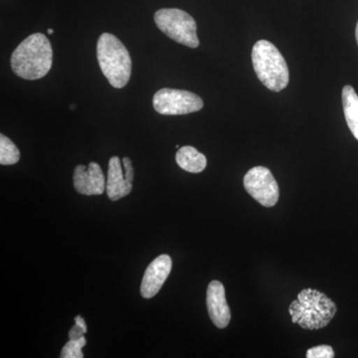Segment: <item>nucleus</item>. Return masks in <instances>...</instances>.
I'll return each instance as SVG.
<instances>
[{
  "mask_svg": "<svg viewBox=\"0 0 358 358\" xmlns=\"http://www.w3.org/2000/svg\"><path fill=\"white\" fill-rule=\"evenodd\" d=\"M14 74L25 80L46 76L53 64V50L49 39L42 33L30 35L13 51L10 59Z\"/></svg>",
  "mask_w": 358,
  "mask_h": 358,
  "instance_id": "1",
  "label": "nucleus"
},
{
  "mask_svg": "<svg viewBox=\"0 0 358 358\" xmlns=\"http://www.w3.org/2000/svg\"><path fill=\"white\" fill-rule=\"evenodd\" d=\"M336 303L317 289H303L298 299L289 307L293 324L303 329H320L326 327L336 313Z\"/></svg>",
  "mask_w": 358,
  "mask_h": 358,
  "instance_id": "2",
  "label": "nucleus"
},
{
  "mask_svg": "<svg viewBox=\"0 0 358 358\" xmlns=\"http://www.w3.org/2000/svg\"><path fill=\"white\" fill-rule=\"evenodd\" d=\"M96 57L103 76L115 89L129 83L131 74V58L121 40L110 33H103L96 44Z\"/></svg>",
  "mask_w": 358,
  "mask_h": 358,
  "instance_id": "3",
  "label": "nucleus"
},
{
  "mask_svg": "<svg viewBox=\"0 0 358 358\" xmlns=\"http://www.w3.org/2000/svg\"><path fill=\"white\" fill-rule=\"evenodd\" d=\"M252 62L257 77L273 92L287 88L289 81L288 65L281 52L267 40H259L252 50Z\"/></svg>",
  "mask_w": 358,
  "mask_h": 358,
  "instance_id": "4",
  "label": "nucleus"
},
{
  "mask_svg": "<svg viewBox=\"0 0 358 358\" xmlns=\"http://www.w3.org/2000/svg\"><path fill=\"white\" fill-rule=\"evenodd\" d=\"M155 22L160 31L179 44L190 48L199 46L197 25L190 14L178 8H162L155 14Z\"/></svg>",
  "mask_w": 358,
  "mask_h": 358,
  "instance_id": "5",
  "label": "nucleus"
},
{
  "mask_svg": "<svg viewBox=\"0 0 358 358\" xmlns=\"http://www.w3.org/2000/svg\"><path fill=\"white\" fill-rule=\"evenodd\" d=\"M155 110L160 115H187L203 108L202 99L196 94L185 90L164 88L154 96Z\"/></svg>",
  "mask_w": 358,
  "mask_h": 358,
  "instance_id": "6",
  "label": "nucleus"
},
{
  "mask_svg": "<svg viewBox=\"0 0 358 358\" xmlns=\"http://www.w3.org/2000/svg\"><path fill=\"white\" fill-rule=\"evenodd\" d=\"M243 182L246 192L263 206H274L279 200V185L267 167L255 166L250 169Z\"/></svg>",
  "mask_w": 358,
  "mask_h": 358,
  "instance_id": "7",
  "label": "nucleus"
},
{
  "mask_svg": "<svg viewBox=\"0 0 358 358\" xmlns=\"http://www.w3.org/2000/svg\"><path fill=\"white\" fill-rule=\"evenodd\" d=\"M171 268L173 261L169 255H160L155 259L143 275L141 286V296L145 299L154 298L171 274Z\"/></svg>",
  "mask_w": 358,
  "mask_h": 358,
  "instance_id": "8",
  "label": "nucleus"
},
{
  "mask_svg": "<svg viewBox=\"0 0 358 358\" xmlns=\"http://www.w3.org/2000/svg\"><path fill=\"white\" fill-rule=\"evenodd\" d=\"M105 176L96 162H91L88 167L78 166L74 171V187L83 195H101L106 189Z\"/></svg>",
  "mask_w": 358,
  "mask_h": 358,
  "instance_id": "9",
  "label": "nucleus"
},
{
  "mask_svg": "<svg viewBox=\"0 0 358 358\" xmlns=\"http://www.w3.org/2000/svg\"><path fill=\"white\" fill-rule=\"evenodd\" d=\"M207 308L209 317L218 329H225L231 320L230 308L226 301L225 289L222 282L212 281L207 289Z\"/></svg>",
  "mask_w": 358,
  "mask_h": 358,
  "instance_id": "10",
  "label": "nucleus"
},
{
  "mask_svg": "<svg viewBox=\"0 0 358 358\" xmlns=\"http://www.w3.org/2000/svg\"><path fill=\"white\" fill-rule=\"evenodd\" d=\"M106 189L108 197L113 201L124 199L133 190V183L127 179L126 173L122 171L121 159L117 157H110Z\"/></svg>",
  "mask_w": 358,
  "mask_h": 358,
  "instance_id": "11",
  "label": "nucleus"
},
{
  "mask_svg": "<svg viewBox=\"0 0 358 358\" xmlns=\"http://www.w3.org/2000/svg\"><path fill=\"white\" fill-rule=\"evenodd\" d=\"M176 159L179 167L188 173H201L207 166L205 155L199 152L196 148L189 145L179 148Z\"/></svg>",
  "mask_w": 358,
  "mask_h": 358,
  "instance_id": "12",
  "label": "nucleus"
},
{
  "mask_svg": "<svg viewBox=\"0 0 358 358\" xmlns=\"http://www.w3.org/2000/svg\"><path fill=\"white\" fill-rule=\"evenodd\" d=\"M343 112L348 128L353 136L358 141V96L355 90L350 85L343 87Z\"/></svg>",
  "mask_w": 358,
  "mask_h": 358,
  "instance_id": "13",
  "label": "nucleus"
},
{
  "mask_svg": "<svg viewBox=\"0 0 358 358\" xmlns=\"http://www.w3.org/2000/svg\"><path fill=\"white\" fill-rule=\"evenodd\" d=\"M20 159V152L4 134H0V164L2 166H13Z\"/></svg>",
  "mask_w": 358,
  "mask_h": 358,
  "instance_id": "14",
  "label": "nucleus"
},
{
  "mask_svg": "<svg viewBox=\"0 0 358 358\" xmlns=\"http://www.w3.org/2000/svg\"><path fill=\"white\" fill-rule=\"evenodd\" d=\"M87 341L84 336L76 341L70 339L69 343H66L61 352L62 358H83L84 353L82 352V348L86 345Z\"/></svg>",
  "mask_w": 358,
  "mask_h": 358,
  "instance_id": "15",
  "label": "nucleus"
},
{
  "mask_svg": "<svg viewBox=\"0 0 358 358\" xmlns=\"http://www.w3.org/2000/svg\"><path fill=\"white\" fill-rule=\"evenodd\" d=\"M308 358H333L334 352L331 346L319 345L310 348L307 352Z\"/></svg>",
  "mask_w": 358,
  "mask_h": 358,
  "instance_id": "16",
  "label": "nucleus"
},
{
  "mask_svg": "<svg viewBox=\"0 0 358 358\" xmlns=\"http://www.w3.org/2000/svg\"><path fill=\"white\" fill-rule=\"evenodd\" d=\"M122 164H124V173H126V178L129 181L133 182L134 179V167L131 164V160L129 157H124L122 159Z\"/></svg>",
  "mask_w": 358,
  "mask_h": 358,
  "instance_id": "17",
  "label": "nucleus"
},
{
  "mask_svg": "<svg viewBox=\"0 0 358 358\" xmlns=\"http://www.w3.org/2000/svg\"><path fill=\"white\" fill-rule=\"evenodd\" d=\"M86 333V329L76 324L71 329L69 338L72 339V341H76V339H80L82 336H84V334Z\"/></svg>",
  "mask_w": 358,
  "mask_h": 358,
  "instance_id": "18",
  "label": "nucleus"
},
{
  "mask_svg": "<svg viewBox=\"0 0 358 358\" xmlns=\"http://www.w3.org/2000/svg\"><path fill=\"white\" fill-rule=\"evenodd\" d=\"M75 322H76L77 324H79V326H81L82 327H83V329H86L87 331L86 322H85L83 317H80V315H78V317H75Z\"/></svg>",
  "mask_w": 358,
  "mask_h": 358,
  "instance_id": "19",
  "label": "nucleus"
},
{
  "mask_svg": "<svg viewBox=\"0 0 358 358\" xmlns=\"http://www.w3.org/2000/svg\"><path fill=\"white\" fill-rule=\"evenodd\" d=\"M355 38H357V42L358 45V22L357 24V29H355Z\"/></svg>",
  "mask_w": 358,
  "mask_h": 358,
  "instance_id": "20",
  "label": "nucleus"
},
{
  "mask_svg": "<svg viewBox=\"0 0 358 358\" xmlns=\"http://www.w3.org/2000/svg\"><path fill=\"white\" fill-rule=\"evenodd\" d=\"M47 32H48L49 34H53L54 30L53 29H48V30H47Z\"/></svg>",
  "mask_w": 358,
  "mask_h": 358,
  "instance_id": "21",
  "label": "nucleus"
}]
</instances>
